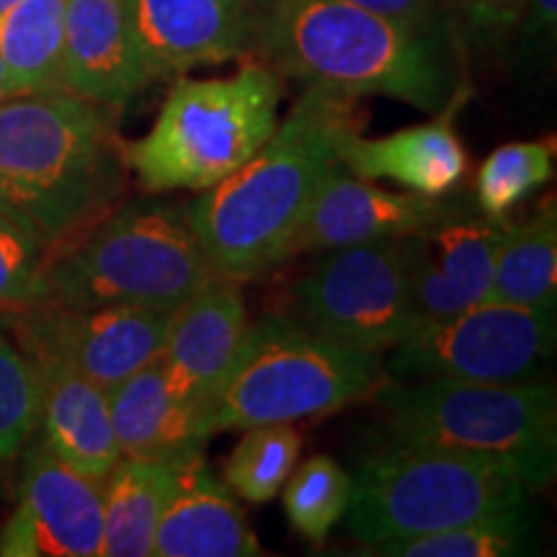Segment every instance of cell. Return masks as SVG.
I'll use <instances>...</instances> for the list:
<instances>
[{
    "label": "cell",
    "instance_id": "16",
    "mask_svg": "<svg viewBox=\"0 0 557 557\" xmlns=\"http://www.w3.org/2000/svg\"><path fill=\"white\" fill-rule=\"evenodd\" d=\"M451 194L447 197H423L416 191H387L354 176L336 158L305 212L292 243V256L403 238L436 220L449 207Z\"/></svg>",
    "mask_w": 557,
    "mask_h": 557
},
{
    "label": "cell",
    "instance_id": "24",
    "mask_svg": "<svg viewBox=\"0 0 557 557\" xmlns=\"http://www.w3.org/2000/svg\"><path fill=\"white\" fill-rule=\"evenodd\" d=\"M65 3L67 0H18L0 13V62L9 70L16 94L65 90Z\"/></svg>",
    "mask_w": 557,
    "mask_h": 557
},
{
    "label": "cell",
    "instance_id": "4",
    "mask_svg": "<svg viewBox=\"0 0 557 557\" xmlns=\"http://www.w3.org/2000/svg\"><path fill=\"white\" fill-rule=\"evenodd\" d=\"M214 276L220 274L194 233L186 205L150 194L120 205L81 240L54 253L41 276L39 302L171 312Z\"/></svg>",
    "mask_w": 557,
    "mask_h": 557
},
{
    "label": "cell",
    "instance_id": "29",
    "mask_svg": "<svg viewBox=\"0 0 557 557\" xmlns=\"http://www.w3.org/2000/svg\"><path fill=\"white\" fill-rule=\"evenodd\" d=\"M39 423V377L0 329V470L16 462Z\"/></svg>",
    "mask_w": 557,
    "mask_h": 557
},
{
    "label": "cell",
    "instance_id": "2",
    "mask_svg": "<svg viewBox=\"0 0 557 557\" xmlns=\"http://www.w3.org/2000/svg\"><path fill=\"white\" fill-rule=\"evenodd\" d=\"M357 124L359 99L308 86L246 165L186 205L220 276L248 282L292 259L305 212L336 163L341 132Z\"/></svg>",
    "mask_w": 557,
    "mask_h": 557
},
{
    "label": "cell",
    "instance_id": "25",
    "mask_svg": "<svg viewBox=\"0 0 557 557\" xmlns=\"http://www.w3.org/2000/svg\"><path fill=\"white\" fill-rule=\"evenodd\" d=\"M537 547V517L532 500H527L444 532L374 547L372 553L387 557H524L540 553Z\"/></svg>",
    "mask_w": 557,
    "mask_h": 557
},
{
    "label": "cell",
    "instance_id": "9",
    "mask_svg": "<svg viewBox=\"0 0 557 557\" xmlns=\"http://www.w3.org/2000/svg\"><path fill=\"white\" fill-rule=\"evenodd\" d=\"M555 312L483 299L418 325L385 361L387 380L540 382L555 357Z\"/></svg>",
    "mask_w": 557,
    "mask_h": 557
},
{
    "label": "cell",
    "instance_id": "35",
    "mask_svg": "<svg viewBox=\"0 0 557 557\" xmlns=\"http://www.w3.org/2000/svg\"><path fill=\"white\" fill-rule=\"evenodd\" d=\"M18 0H0V13H5L11 9V5H16Z\"/></svg>",
    "mask_w": 557,
    "mask_h": 557
},
{
    "label": "cell",
    "instance_id": "13",
    "mask_svg": "<svg viewBox=\"0 0 557 557\" xmlns=\"http://www.w3.org/2000/svg\"><path fill=\"white\" fill-rule=\"evenodd\" d=\"M16 508L0 529V557H96L103 537L101 485L41 442L24 447Z\"/></svg>",
    "mask_w": 557,
    "mask_h": 557
},
{
    "label": "cell",
    "instance_id": "30",
    "mask_svg": "<svg viewBox=\"0 0 557 557\" xmlns=\"http://www.w3.org/2000/svg\"><path fill=\"white\" fill-rule=\"evenodd\" d=\"M47 261V248L24 227L0 214V315L39 302Z\"/></svg>",
    "mask_w": 557,
    "mask_h": 557
},
{
    "label": "cell",
    "instance_id": "5",
    "mask_svg": "<svg viewBox=\"0 0 557 557\" xmlns=\"http://www.w3.org/2000/svg\"><path fill=\"white\" fill-rule=\"evenodd\" d=\"M534 493L532 480L496 459L380 436L354 465L344 519L374 549L506 511Z\"/></svg>",
    "mask_w": 557,
    "mask_h": 557
},
{
    "label": "cell",
    "instance_id": "23",
    "mask_svg": "<svg viewBox=\"0 0 557 557\" xmlns=\"http://www.w3.org/2000/svg\"><path fill=\"white\" fill-rule=\"evenodd\" d=\"M487 299L555 312L557 305V209L549 197L521 222H508L493 267Z\"/></svg>",
    "mask_w": 557,
    "mask_h": 557
},
{
    "label": "cell",
    "instance_id": "10",
    "mask_svg": "<svg viewBox=\"0 0 557 557\" xmlns=\"http://www.w3.org/2000/svg\"><path fill=\"white\" fill-rule=\"evenodd\" d=\"M292 299L297 323L361 351L385 354L418 329L403 238L325 250Z\"/></svg>",
    "mask_w": 557,
    "mask_h": 557
},
{
    "label": "cell",
    "instance_id": "21",
    "mask_svg": "<svg viewBox=\"0 0 557 557\" xmlns=\"http://www.w3.org/2000/svg\"><path fill=\"white\" fill-rule=\"evenodd\" d=\"M107 398L122 457L178 465L205 451L209 436L201 413L173 393L158 359L109 389Z\"/></svg>",
    "mask_w": 557,
    "mask_h": 557
},
{
    "label": "cell",
    "instance_id": "19",
    "mask_svg": "<svg viewBox=\"0 0 557 557\" xmlns=\"http://www.w3.org/2000/svg\"><path fill=\"white\" fill-rule=\"evenodd\" d=\"M253 555H261V542L233 491L207 468L205 451L184 459L160 513L152 557Z\"/></svg>",
    "mask_w": 557,
    "mask_h": 557
},
{
    "label": "cell",
    "instance_id": "17",
    "mask_svg": "<svg viewBox=\"0 0 557 557\" xmlns=\"http://www.w3.org/2000/svg\"><path fill=\"white\" fill-rule=\"evenodd\" d=\"M150 81L124 0H67L62 47L65 90L114 111L127 107Z\"/></svg>",
    "mask_w": 557,
    "mask_h": 557
},
{
    "label": "cell",
    "instance_id": "31",
    "mask_svg": "<svg viewBox=\"0 0 557 557\" xmlns=\"http://www.w3.org/2000/svg\"><path fill=\"white\" fill-rule=\"evenodd\" d=\"M361 9L398 21L423 32H444V13L449 0H348Z\"/></svg>",
    "mask_w": 557,
    "mask_h": 557
},
{
    "label": "cell",
    "instance_id": "8",
    "mask_svg": "<svg viewBox=\"0 0 557 557\" xmlns=\"http://www.w3.org/2000/svg\"><path fill=\"white\" fill-rule=\"evenodd\" d=\"M385 380L382 354L336 344L295 318L263 315L248 325L238 357L207 408L205 431L212 436L331 416L369 400Z\"/></svg>",
    "mask_w": 557,
    "mask_h": 557
},
{
    "label": "cell",
    "instance_id": "3",
    "mask_svg": "<svg viewBox=\"0 0 557 557\" xmlns=\"http://www.w3.org/2000/svg\"><path fill=\"white\" fill-rule=\"evenodd\" d=\"M256 54L305 86L387 96L431 114L465 94L444 32L413 29L348 0H263Z\"/></svg>",
    "mask_w": 557,
    "mask_h": 557
},
{
    "label": "cell",
    "instance_id": "7",
    "mask_svg": "<svg viewBox=\"0 0 557 557\" xmlns=\"http://www.w3.org/2000/svg\"><path fill=\"white\" fill-rule=\"evenodd\" d=\"M372 400L380 410V436L496 459L527 475L537 491L553 483V382L385 380Z\"/></svg>",
    "mask_w": 557,
    "mask_h": 557
},
{
    "label": "cell",
    "instance_id": "28",
    "mask_svg": "<svg viewBox=\"0 0 557 557\" xmlns=\"http://www.w3.org/2000/svg\"><path fill=\"white\" fill-rule=\"evenodd\" d=\"M555 173V143H508L483 160L475 178V205L487 218H508Z\"/></svg>",
    "mask_w": 557,
    "mask_h": 557
},
{
    "label": "cell",
    "instance_id": "14",
    "mask_svg": "<svg viewBox=\"0 0 557 557\" xmlns=\"http://www.w3.org/2000/svg\"><path fill=\"white\" fill-rule=\"evenodd\" d=\"M150 78L256 54L263 0H124Z\"/></svg>",
    "mask_w": 557,
    "mask_h": 557
},
{
    "label": "cell",
    "instance_id": "27",
    "mask_svg": "<svg viewBox=\"0 0 557 557\" xmlns=\"http://www.w3.org/2000/svg\"><path fill=\"white\" fill-rule=\"evenodd\" d=\"M282 491L284 511L295 532L312 545H323L351 504V472L336 459L315 455L295 465Z\"/></svg>",
    "mask_w": 557,
    "mask_h": 557
},
{
    "label": "cell",
    "instance_id": "34",
    "mask_svg": "<svg viewBox=\"0 0 557 557\" xmlns=\"http://www.w3.org/2000/svg\"><path fill=\"white\" fill-rule=\"evenodd\" d=\"M11 96H18V94H16V86H13L9 70H5L3 62H0V101L11 99Z\"/></svg>",
    "mask_w": 557,
    "mask_h": 557
},
{
    "label": "cell",
    "instance_id": "22",
    "mask_svg": "<svg viewBox=\"0 0 557 557\" xmlns=\"http://www.w3.org/2000/svg\"><path fill=\"white\" fill-rule=\"evenodd\" d=\"M178 465L120 457L101 485L103 557H152L156 529L171 496Z\"/></svg>",
    "mask_w": 557,
    "mask_h": 557
},
{
    "label": "cell",
    "instance_id": "12",
    "mask_svg": "<svg viewBox=\"0 0 557 557\" xmlns=\"http://www.w3.org/2000/svg\"><path fill=\"white\" fill-rule=\"evenodd\" d=\"M511 218H487L468 191L416 233L403 235L418 325L487 299L500 240Z\"/></svg>",
    "mask_w": 557,
    "mask_h": 557
},
{
    "label": "cell",
    "instance_id": "33",
    "mask_svg": "<svg viewBox=\"0 0 557 557\" xmlns=\"http://www.w3.org/2000/svg\"><path fill=\"white\" fill-rule=\"evenodd\" d=\"M527 0H462L465 11L478 29L500 32L513 26L524 13Z\"/></svg>",
    "mask_w": 557,
    "mask_h": 557
},
{
    "label": "cell",
    "instance_id": "32",
    "mask_svg": "<svg viewBox=\"0 0 557 557\" xmlns=\"http://www.w3.org/2000/svg\"><path fill=\"white\" fill-rule=\"evenodd\" d=\"M521 16H527L524 47H521V54H524V58H529V52H532L534 47H540V50L553 47L557 0H527Z\"/></svg>",
    "mask_w": 557,
    "mask_h": 557
},
{
    "label": "cell",
    "instance_id": "1",
    "mask_svg": "<svg viewBox=\"0 0 557 557\" xmlns=\"http://www.w3.org/2000/svg\"><path fill=\"white\" fill-rule=\"evenodd\" d=\"M127 173L107 109L70 90L0 101V214L50 259L122 205Z\"/></svg>",
    "mask_w": 557,
    "mask_h": 557
},
{
    "label": "cell",
    "instance_id": "18",
    "mask_svg": "<svg viewBox=\"0 0 557 557\" xmlns=\"http://www.w3.org/2000/svg\"><path fill=\"white\" fill-rule=\"evenodd\" d=\"M465 103L459 94L434 122L416 124L387 137H364L357 127L341 132L338 163L367 181H395L423 197H447L468 176V150L455 129V114Z\"/></svg>",
    "mask_w": 557,
    "mask_h": 557
},
{
    "label": "cell",
    "instance_id": "6",
    "mask_svg": "<svg viewBox=\"0 0 557 557\" xmlns=\"http://www.w3.org/2000/svg\"><path fill=\"white\" fill-rule=\"evenodd\" d=\"M282 96L267 62H246L227 78H178L148 135L122 139L124 165L156 197L212 189L274 135Z\"/></svg>",
    "mask_w": 557,
    "mask_h": 557
},
{
    "label": "cell",
    "instance_id": "11",
    "mask_svg": "<svg viewBox=\"0 0 557 557\" xmlns=\"http://www.w3.org/2000/svg\"><path fill=\"white\" fill-rule=\"evenodd\" d=\"M3 318L26 359L62 361L107 393L160 357L169 325V312L132 305L37 302Z\"/></svg>",
    "mask_w": 557,
    "mask_h": 557
},
{
    "label": "cell",
    "instance_id": "20",
    "mask_svg": "<svg viewBox=\"0 0 557 557\" xmlns=\"http://www.w3.org/2000/svg\"><path fill=\"white\" fill-rule=\"evenodd\" d=\"M29 361L39 377V442L70 470L103 485L122 457L111 429L107 389L62 361Z\"/></svg>",
    "mask_w": 557,
    "mask_h": 557
},
{
    "label": "cell",
    "instance_id": "15",
    "mask_svg": "<svg viewBox=\"0 0 557 557\" xmlns=\"http://www.w3.org/2000/svg\"><path fill=\"white\" fill-rule=\"evenodd\" d=\"M248 325L240 282L227 276L209 278L169 312L158 361L173 393L199 410L201 423L238 357Z\"/></svg>",
    "mask_w": 557,
    "mask_h": 557
},
{
    "label": "cell",
    "instance_id": "26",
    "mask_svg": "<svg viewBox=\"0 0 557 557\" xmlns=\"http://www.w3.org/2000/svg\"><path fill=\"white\" fill-rule=\"evenodd\" d=\"M302 436L292 423H259L243 429V438L225 459V485L248 504H269L295 470Z\"/></svg>",
    "mask_w": 557,
    "mask_h": 557
}]
</instances>
